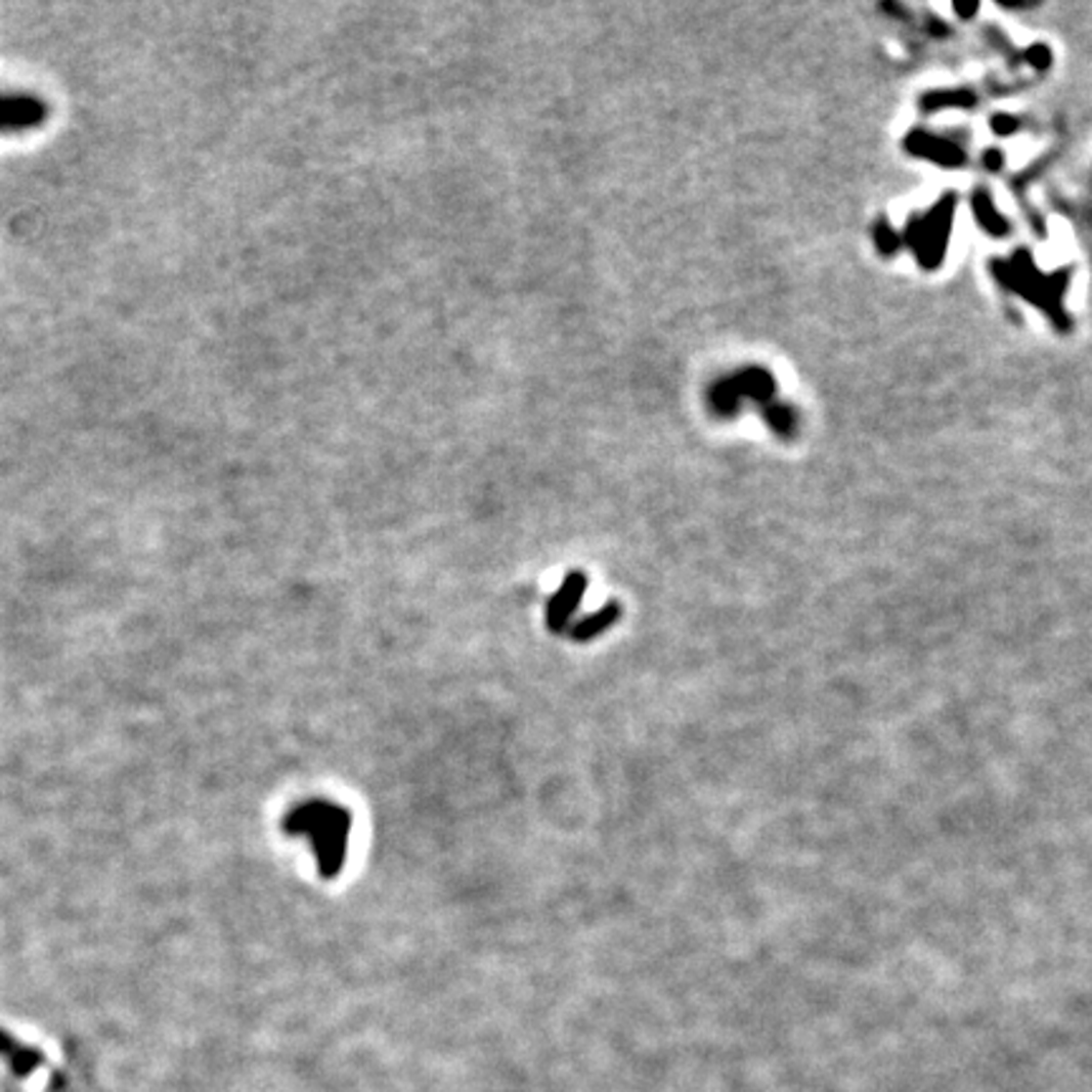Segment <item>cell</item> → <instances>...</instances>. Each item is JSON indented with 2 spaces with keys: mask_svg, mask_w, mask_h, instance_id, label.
<instances>
[{
  "mask_svg": "<svg viewBox=\"0 0 1092 1092\" xmlns=\"http://www.w3.org/2000/svg\"><path fill=\"white\" fill-rule=\"evenodd\" d=\"M283 830L294 837H309L321 878H337L347 860L349 830H352V815L344 806L335 801H306L289 812Z\"/></svg>",
  "mask_w": 1092,
  "mask_h": 1092,
  "instance_id": "obj_1",
  "label": "cell"
},
{
  "mask_svg": "<svg viewBox=\"0 0 1092 1092\" xmlns=\"http://www.w3.org/2000/svg\"><path fill=\"white\" fill-rule=\"evenodd\" d=\"M48 104L29 91H0V134H18L41 127Z\"/></svg>",
  "mask_w": 1092,
  "mask_h": 1092,
  "instance_id": "obj_2",
  "label": "cell"
},
{
  "mask_svg": "<svg viewBox=\"0 0 1092 1092\" xmlns=\"http://www.w3.org/2000/svg\"><path fill=\"white\" fill-rule=\"evenodd\" d=\"M587 574L582 569H572V572L564 574L559 589L549 597L547 602V627L552 632L562 635L572 627L574 615H577L579 605H582V597L587 595Z\"/></svg>",
  "mask_w": 1092,
  "mask_h": 1092,
  "instance_id": "obj_3",
  "label": "cell"
},
{
  "mask_svg": "<svg viewBox=\"0 0 1092 1092\" xmlns=\"http://www.w3.org/2000/svg\"><path fill=\"white\" fill-rule=\"evenodd\" d=\"M620 617H622L620 602H607V605H602L597 612H592V615L574 622V625L567 630V635H569V640H574V643H589V640L600 638V635H605L607 630H610V627L615 625Z\"/></svg>",
  "mask_w": 1092,
  "mask_h": 1092,
  "instance_id": "obj_4",
  "label": "cell"
}]
</instances>
